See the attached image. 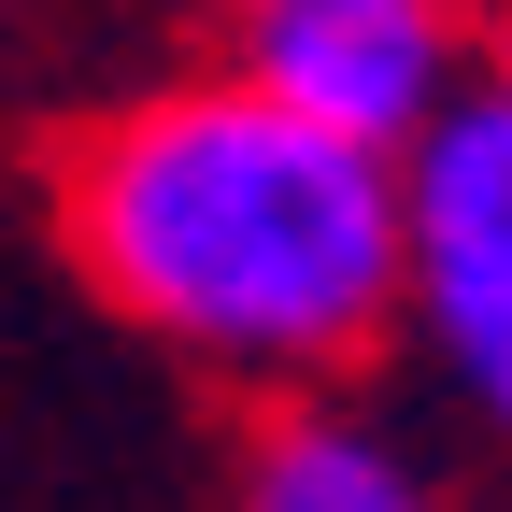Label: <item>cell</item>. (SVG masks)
I'll use <instances>...</instances> for the list:
<instances>
[{"mask_svg": "<svg viewBox=\"0 0 512 512\" xmlns=\"http://www.w3.org/2000/svg\"><path fill=\"white\" fill-rule=\"evenodd\" d=\"M43 214L114 328L242 399L370 384L399 356V157L242 57L100 100L43 157Z\"/></svg>", "mask_w": 512, "mask_h": 512, "instance_id": "6da1fadb", "label": "cell"}, {"mask_svg": "<svg viewBox=\"0 0 512 512\" xmlns=\"http://www.w3.org/2000/svg\"><path fill=\"white\" fill-rule=\"evenodd\" d=\"M399 342L484 441H512V100H441L399 143Z\"/></svg>", "mask_w": 512, "mask_h": 512, "instance_id": "7a4b0ae2", "label": "cell"}, {"mask_svg": "<svg viewBox=\"0 0 512 512\" xmlns=\"http://www.w3.org/2000/svg\"><path fill=\"white\" fill-rule=\"evenodd\" d=\"M228 57L299 114L399 157L441 100H470V0H242Z\"/></svg>", "mask_w": 512, "mask_h": 512, "instance_id": "3957f363", "label": "cell"}, {"mask_svg": "<svg viewBox=\"0 0 512 512\" xmlns=\"http://www.w3.org/2000/svg\"><path fill=\"white\" fill-rule=\"evenodd\" d=\"M228 512H456V484H441V456L399 413H370L356 384H285V399L242 413Z\"/></svg>", "mask_w": 512, "mask_h": 512, "instance_id": "277c9868", "label": "cell"}, {"mask_svg": "<svg viewBox=\"0 0 512 512\" xmlns=\"http://www.w3.org/2000/svg\"><path fill=\"white\" fill-rule=\"evenodd\" d=\"M470 86L512 100V0H484V15H470Z\"/></svg>", "mask_w": 512, "mask_h": 512, "instance_id": "5b68a950", "label": "cell"}]
</instances>
